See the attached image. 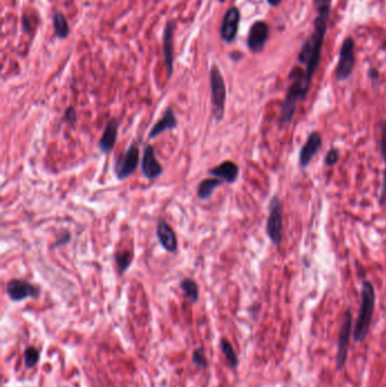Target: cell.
<instances>
[{
    "instance_id": "obj_1",
    "label": "cell",
    "mask_w": 386,
    "mask_h": 387,
    "mask_svg": "<svg viewBox=\"0 0 386 387\" xmlns=\"http://www.w3.org/2000/svg\"><path fill=\"white\" fill-rule=\"evenodd\" d=\"M316 6H317V17L314 23L313 35L309 39L312 51H310V58L305 70V87L307 90H309L312 78L319 66L320 57H322L323 42L328 31V22L331 12V0H316Z\"/></svg>"
},
{
    "instance_id": "obj_2",
    "label": "cell",
    "mask_w": 386,
    "mask_h": 387,
    "mask_svg": "<svg viewBox=\"0 0 386 387\" xmlns=\"http://www.w3.org/2000/svg\"><path fill=\"white\" fill-rule=\"evenodd\" d=\"M375 309V290L369 281H364L360 293V308L357 320L353 328V340L355 343H362L367 338L370 324H372Z\"/></svg>"
},
{
    "instance_id": "obj_3",
    "label": "cell",
    "mask_w": 386,
    "mask_h": 387,
    "mask_svg": "<svg viewBox=\"0 0 386 387\" xmlns=\"http://www.w3.org/2000/svg\"><path fill=\"white\" fill-rule=\"evenodd\" d=\"M289 78L291 80V84H290L288 92L285 94L279 118V123L282 126L289 125L292 122L298 101L304 100L308 92L305 87V72L302 68L294 67L290 73Z\"/></svg>"
},
{
    "instance_id": "obj_4",
    "label": "cell",
    "mask_w": 386,
    "mask_h": 387,
    "mask_svg": "<svg viewBox=\"0 0 386 387\" xmlns=\"http://www.w3.org/2000/svg\"><path fill=\"white\" fill-rule=\"evenodd\" d=\"M210 90L213 118L215 122L220 123L224 117L227 88H225L223 75L217 65H213L210 70Z\"/></svg>"
},
{
    "instance_id": "obj_5",
    "label": "cell",
    "mask_w": 386,
    "mask_h": 387,
    "mask_svg": "<svg viewBox=\"0 0 386 387\" xmlns=\"http://www.w3.org/2000/svg\"><path fill=\"white\" fill-rule=\"evenodd\" d=\"M269 218L266 222V233L270 240L275 246L282 243L283 228V206L279 196H273L269 205Z\"/></svg>"
},
{
    "instance_id": "obj_6",
    "label": "cell",
    "mask_w": 386,
    "mask_h": 387,
    "mask_svg": "<svg viewBox=\"0 0 386 387\" xmlns=\"http://www.w3.org/2000/svg\"><path fill=\"white\" fill-rule=\"evenodd\" d=\"M139 163V148L136 144L129 145L128 148L116 158L113 171L120 182L129 178L136 171Z\"/></svg>"
},
{
    "instance_id": "obj_7",
    "label": "cell",
    "mask_w": 386,
    "mask_h": 387,
    "mask_svg": "<svg viewBox=\"0 0 386 387\" xmlns=\"http://www.w3.org/2000/svg\"><path fill=\"white\" fill-rule=\"evenodd\" d=\"M352 331V314L351 310L347 309L344 311L341 319V325L339 330V339H338V351H337V370H341L344 367L348 359V350L349 342Z\"/></svg>"
},
{
    "instance_id": "obj_8",
    "label": "cell",
    "mask_w": 386,
    "mask_h": 387,
    "mask_svg": "<svg viewBox=\"0 0 386 387\" xmlns=\"http://www.w3.org/2000/svg\"><path fill=\"white\" fill-rule=\"evenodd\" d=\"M354 63V41L352 38H347L343 41L340 50L339 64L337 69H335V78L340 82L347 80L352 74Z\"/></svg>"
},
{
    "instance_id": "obj_9",
    "label": "cell",
    "mask_w": 386,
    "mask_h": 387,
    "mask_svg": "<svg viewBox=\"0 0 386 387\" xmlns=\"http://www.w3.org/2000/svg\"><path fill=\"white\" fill-rule=\"evenodd\" d=\"M6 291L13 301H23L27 298H37L40 294V288L27 281L13 279L8 281Z\"/></svg>"
},
{
    "instance_id": "obj_10",
    "label": "cell",
    "mask_w": 386,
    "mask_h": 387,
    "mask_svg": "<svg viewBox=\"0 0 386 387\" xmlns=\"http://www.w3.org/2000/svg\"><path fill=\"white\" fill-rule=\"evenodd\" d=\"M140 170H142L143 177L147 180L158 179L163 173V168L155 157V150L152 145L147 144L144 148Z\"/></svg>"
},
{
    "instance_id": "obj_11",
    "label": "cell",
    "mask_w": 386,
    "mask_h": 387,
    "mask_svg": "<svg viewBox=\"0 0 386 387\" xmlns=\"http://www.w3.org/2000/svg\"><path fill=\"white\" fill-rule=\"evenodd\" d=\"M270 27L269 25L263 21L255 22L250 26L248 38H247V46L249 50L254 53H259L263 51L269 39Z\"/></svg>"
},
{
    "instance_id": "obj_12",
    "label": "cell",
    "mask_w": 386,
    "mask_h": 387,
    "mask_svg": "<svg viewBox=\"0 0 386 387\" xmlns=\"http://www.w3.org/2000/svg\"><path fill=\"white\" fill-rule=\"evenodd\" d=\"M240 22V12L237 7L229 8L224 14L221 27H220V35L225 42H232L237 37Z\"/></svg>"
},
{
    "instance_id": "obj_13",
    "label": "cell",
    "mask_w": 386,
    "mask_h": 387,
    "mask_svg": "<svg viewBox=\"0 0 386 387\" xmlns=\"http://www.w3.org/2000/svg\"><path fill=\"white\" fill-rule=\"evenodd\" d=\"M175 29V22L172 19L165 23L163 29V58L164 64L167 67V77L168 79L173 74V37Z\"/></svg>"
},
{
    "instance_id": "obj_14",
    "label": "cell",
    "mask_w": 386,
    "mask_h": 387,
    "mask_svg": "<svg viewBox=\"0 0 386 387\" xmlns=\"http://www.w3.org/2000/svg\"><path fill=\"white\" fill-rule=\"evenodd\" d=\"M322 136L318 132H313L306 139L304 146L300 150L299 153V164L302 168H307L310 161L318 152V150L322 146Z\"/></svg>"
},
{
    "instance_id": "obj_15",
    "label": "cell",
    "mask_w": 386,
    "mask_h": 387,
    "mask_svg": "<svg viewBox=\"0 0 386 387\" xmlns=\"http://www.w3.org/2000/svg\"><path fill=\"white\" fill-rule=\"evenodd\" d=\"M157 237L163 249L168 253H175L178 248V240L174 230L170 227L167 221L160 219L157 224Z\"/></svg>"
},
{
    "instance_id": "obj_16",
    "label": "cell",
    "mask_w": 386,
    "mask_h": 387,
    "mask_svg": "<svg viewBox=\"0 0 386 387\" xmlns=\"http://www.w3.org/2000/svg\"><path fill=\"white\" fill-rule=\"evenodd\" d=\"M239 165L232 161H224L220 163L217 167L209 170V174L213 175V178H218L221 182H225L227 184H234L239 177Z\"/></svg>"
},
{
    "instance_id": "obj_17",
    "label": "cell",
    "mask_w": 386,
    "mask_h": 387,
    "mask_svg": "<svg viewBox=\"0 0 386 387\" xmlns=\"http://www.w3.org/2000/svg\"><path fill=\"white\" fill-rule=\"evenodd\" d=\"M120 125V120L112 118L110 119L104 127L102 136L99 142V150L103 154H108L112 151L114 145L117 143L118 138V128Z\"/></svg>"
},
{
    "instance_id": "obj_18",
    "label": "cell",
    "mask_w": 386,
    "mask_h": 387,
    "mask_svg": "<svg viewBox=\"0 0 386 387\" xmlns=\"http://www.w3.org/2000/svg\"><path fill=\"white\" fill-rule=\"evenodd\" d=\"M177 126H178L177 117H175L173 109L169 107L164 110L162 117L158 120L157 124H154L152 129L150 130L149 139L157 138L159 135L167 132V130L175 129L177 128Z\"/></svg>"
},
{
    "instance_id": "obj_19",
    "label": "cell",
    "mask_w": 386,
    "mask_h": 387,
    "mask_svg": "<svg viewBox=\"0 0 386 387\" xmlns=\"http://www.w3.org/2000/svg\"><path fill=\"white\" fill-rule=\"evenodd\" d=\"M221 185H222V182L218 178L204 179L203 182H200L197 186V189H196L197 197L200 200H203V202L211 199L214 190L219 187H221Z\"/></svg>"
},
{
    "instance_id": "obj_20",
    "label": "cell",
    "mask_w": 386,
    "mask_h": 387,
    "mask_svg": "<svg viewBox=\"0 0 386 387\" xmlns=\"http://www.w3.org/2000/svg\"><path fill=\"white\" fill-rule=\"evenodd\" d=\"M52 24H53V31L56 37L58 39H66L69 35V25L67 22L66 16L63 13L56 12L53 14L52 17Z\"/></svg>"
},
{
    "instance_id": "obj_21",
    "label": "cell",
    "mask_w": 386,
    "mask_h": 387,
    "mask_svg": "<svg viewBox=\"0 0 386 387\" xmlns=\"http://www.w3.org/2000/svg\"><path fill=\"white\" fill-rule=\"evenodd\" d=\"M119 275H123L129 269L133 262V253L130 250H119L114 255Z\"/></svg>"
},
{
    "instance_id": "obj_22",
    "label": "cell",
    "mask_w": 386,
    "mask_h": 387,
    "mask_svg": "<svg viewBox=\"0 0 386 387\" xmlns=\"http://www.w3.org/2000/svg\"><path fill=\"white\" fill-rule=\"evenodd\" d=\"M180 288H182L184 293L186 294V296L190 301L196 303V301L198 300V296H199L198 285L193 279H189V278L184 279L182 282H180Z\"/></svg>"
},
{
    "instance_id": "obj_23",
    "label": "cell",
    "mask_w": 386,
    "mask_h": 387,
    "mask_svg": "<svg viewBox=\"0 0 386 387\" xmlns=\"http://www.w3.org/2000/svg\"><path fill=\"white\" fill-rule=\"evenodd\" d=\"M221 348H222V351L225 355V358H227V361L229 363V365L231 367H237L238 366V358H237V354H235V352H234L231 343H230V342L227 340H222L221 341Z\"/></svg>"
},
{
    "instance_id": "obj_24",
    "label": "cell",
    "mask_w": 386,
    "mask_h": 387,
    "mask_svg": "<svg viewBox=\"0 0 386 387\" xmlns=\"http://www.w3.org/2000/svg\"><path fill=\"white\" fill-rule=\"evenodd\" d=\"M39 356H40L39 351L35 348H33V346H29V348L25 350L24 360L27 368H32V367L37 365V363L39 361Z\"/></svg>"
},
{
    "instance_id": "obj_25",
    "label": "cell",
    "mask_w": 386,
    "mask_h": 387,
    "mask_svg": "<svg viewBox=\"0 0 386 387\" xmlns=\"http://www.w3.org/2000/svg\"><path fill=\"white\" fill-rule=\"evenodd\" d=\"M340 160V151L335 147L331 148L329 152L325 155V160L324 163L328 167H333V165L337 164Z\"/></svg>"
},
{
    "instance_id": "obj_26",
    "label": "cell",
    "mask_w": 386,
    "mask_h": 387,
    "mask_svg": "<svg viewBox=\"0 0 386 387\" xmlns=\"http://www.w3.org/2000/svg\"><path fill=\"white\" fill-rule=\"evenodd\" d=\"M380 153L386 164V123L380 124Z\"/></svg>"
},
{
    "instance_id": "obj_27",
    "label": "cell",
    "mask_w": 386,
    "mask_h": 387,
    "mask_svg": "<svg viewBox=\"0 0 386 387\" xmlns=\"http://www.w3.org/2000/svg\"><path fill=\"white\" fill-rule=\"evenodd\" d=\"M70 240H72V234H70V232H68V231H65V232L56 240V243L52 245V247L58 248L60 247V246L68 245L70 243Z\"/></svg>"
},
{
    "instance_id": "obj_28",
    "label": "cell",
    "mask_w": 386,
    "mask_h": 387,
    "mask_svg": "<svg viewBox=\"0 0 386 387\" xmlns=\"http://www.w3.org/2000/svg\"><path fill=\"white\" fill-rule=\"evenodd\" d=\"M193 359H194V363L196 364L197 366H199V367H205V366L207 365L206 358H205L204 352H203L202 350H196V351H195Z\"/></svg>"
},
{
    "instance_id": "obj_29",
    "label": "cell",
    "mask_w": 386,
    "mask_h": 387,
    "mask_svg": "<svg viewBox=\"0 0 386 387\" xmlns=\"http://www.w3.org/2000/svg\"><path fill=\"white\" fill-rule=\"evenodd\" d=\"M379 205L386 206V167L383 173V182H382V188H380V195H379Z\"/></svg>"
},
{
    "instance_id": "obj_30",
    "label": "cell",
    "mask_w": 386,
    "mask_h": 387,
    "mask_svg": "<svg viewBox=\"0 0 386 387\" xmlns=\"http://www.w3.org/2000/svg\"><path fill=\"white\" fill-rule=\"evenodd\" d=\"M65 120L72 124L76 123L77 115H76V111H75V109L73 107H68L66 110H65Z\"/></svg>"
},
{
    "instance_id": "obj_31",
    "label": "cell",
    "mask_w": 386,
    "mask_h": 387,
    "mask_svg": "<svg viewBox=\"0 0 386 387\" xmlns=\"http://www.w3.org/2000/svg\"><path fill=\"white\" fill-rule=\"evenodd\" d=\"M281 2H282V0H268V3L271 5V6H273V7L278 6V5H279Z\"/></svg>"
},
{
    "instance_id": "obj_32",
    "label": "cell",
    "mask_w": 386,
    "mask_h": 387,
    "mask_svg": "<svg viewBox=\"0 0 386 387\" xmlns=\"http://www.w3.org/2000/svg\"><path fill=\"white\" fill-rule=\"evenodd\" d=\"M369 75H370V77H372V78H375L376 76H377V70L372 69V70H370V72H369Z\"/></svg>"
},
{
    "instance_id": "obj_33",
    "label": "cell",
    "mask_w": 386,
    "mask_h": 387,
    "mask_svg": "<svg viewBox=\"0 0 386 387\" xmlns=\"http://www.w3.org/2000/svg\"><path fill=\"white\" fill-rule=\"evenodd\" d=\"M219 2H220V3H224V2H225V0H219Z\"/></svg>"
}]
</instances>
